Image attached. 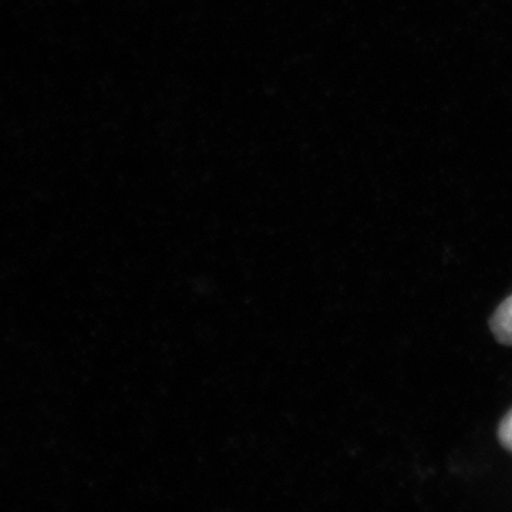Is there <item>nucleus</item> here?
I'll list each match as a JSON object with an SVG mask.
<instances>
[{"label": "nucleus", "mask_w": 512, "mask_h": 512, "mask_svg": "<svg viewBox=\"0 0 512 512\" xmlns=\"http://www.w3.org/2000/svg\"><path fill=\"white\" fill-rule=\"evenodd\" d=\"M490 328L498 343L512 346V295L498 306L490 320Z\"/></svg>", "instance_id": "obj_1"}, {"label": "nucleus", "mask_w": 512, "mask_h": 512, "mask_svg": "<svg viewBox=\"0 0 512 512\" xmlns=\"http://www.w3.org/2000/svg\"><path fill=\"white\" fill-rule=\"evenodd\" d=\"M498 439H500V443L503 444V447L507 448V450L512 453V409L500 423Z\"/></svg>", "instance_id": "obj_2"}]
</instances>
